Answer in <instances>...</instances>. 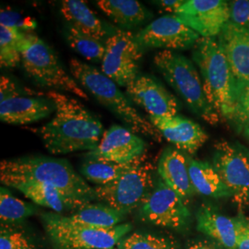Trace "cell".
I'll use <instances>...</instances> for the list:
<instances>
[{
    "instance_id": "obj_1",
    "label": "cell",
    "mask_w": 249,
    "mask_h": 249,
    "mask_svg": "<svg viewBox=\"0 0 249 249\" xmlns=\"http://www.w3.org/2000/svg\"><path fill=\"white\" fill-rule=\"evenodd\" d=\"M45 95L55 106L53 119L39 129L45 149L54 155L94 150L106 132L98 117L67 94L49 90Z\"/></svg>"
},
{
    "instance_id": "obj_2",
    "label": "cell",
    "mask_w": 249,
    "mask_h": 249,
    "mask_svg": "<svg viewBox=\"0 0 249 249\" xmlns=\"http://www.w3.org/2000/svg\"><path fill=\"white\" fill-rule=\"evenodd\" d=\"M0 180L9 187L30 182L45 184L83 205L97 199L95 189L65 159L32 155L3 160L0 163Z\"/></svg>"
},
{
    "instance_id": "obj_3",
    "label": "cell",
    "mask_w": 249,
    "mask_h": 249,
    "mask_svg": "<svg viewBox=\"0 0 249 249\" xmlns=\"http://www.w3.org/2000/svg\"><path fill=\"white\" fill-rule=\"evenodd\" d=\"M192 59L201 76L206 96L219 116L231 120L236 95L227 59L215 38L200 37L192 50Z\"/></svg>"
},
{
    "instance_id": "obj_4",
    "label": "cell",
    "mask_w": 249,
    "mask_h": 249,
    "mask_svg": "<svg viewBox=\"0 0 249 249\" xmlns=\"http://www.w3.org/2000/svg\"><path fill=\"white\" fill-rule=\"evenodd\" d=\"M70 71L72 77L78 80L82 87L118 116L130 130L160 142V132L150 121L138 113L114 80L98 69L75 58L70 61Z\"/></svg>"
},
{
    "instance_id": "obj_5",
    "label": "cell",
    "mask_w": 249,
    "mask_h": 249,
    "mask_svg": "<svg viewBox=\"0 0 249 249\" xmlns=\"http://www.w3.org/2000/svg\"><path fill=\"white\" fill-rule=\"evenodd\" d=\"M153 62L193 113L208 124L219 123L220 116L207 98L201 77L191 60L181 53L164 49L155 54Z\"/></svg>"
},
{
    "instance_id": "obj_6",
    "label": "cell",
    "mask_w": 249,
    "mask_h": 249,
    "mask_svg": "<svg viewBox=\"0 0 249 249\" xmlns=\"http://www.w3.org/2000/svg\"><path fill=\"white\" fill-rule=\"evenodd\" d=\"M45 231L53 249H111L131 231L130 223L109 229H98L73 223L55 213L42 215Z\"/></svg>"
},
{
    "instance_id": "obj_7",
    "label": "cell",
    "mask_w": 249,
    "mask_h": 249,
    "mask_svg": "<svg viewBox=\"0 0 249 249\" xmlns=\"http://www.w3.org/2000/svg\"><path fill=\"white\" fill-rule=\"evenodd\" d=\"M21 64L27 75L41 86L55 91H68L79 98L89 100L87 93L64 70L53 49L35 34L24 33Z\"/></svg>"
},
{
    "instance_id": "obj_8",
    "label": "cell",
    "mask_w": 249,
    "mask_h": 249,
    "mask_svg": "<svg viewBox=\"0 0 249 249\" xmlns=\"http://www.w3.org/2000/svg\"><path fill=\"white\" fill-rule=\"evenodd\" d=\"M145 159L143 155L115 181L94 187L96 198L124 215L140 209L154 186L153 165Z\"/></svg>"
},
{
    "instance_id": "obj_9",
    "label": "cell",
    "mask_w": 249,
    "mask_h": 249,
    "mask_svg": "<svg viewBox=\"0 0 249 249\" xmlns=\"http://www.w3.org/2000/svg\"><path fill=\"white\" fill-rule=\"evenodd\" d=\"M213 167L239 211L249 205V150L237 142L216 144Z\"/></svg>"
},
{
    "instance_id": "obj_10",
    "label": "cell",
    "mask_w": 249,
    "mask_h": 249,
    "mask_svg": "<svg viewBox=\"0 0 249 249\" xmlns=\"http://www.w3.org/2000/svg\"><path fill=\"white\" fill-rule=\"evenodd\" d=\"M142 53L132 33L116 30L106 42L101 71L118 86L126 87L139 75Z\"/></svg>"
},
{
    "instance_id": "obj_11",
    "label": "cell",
    "mask_w": 249,
    "mask_h": 249,
    "mask_svg": "<svg viewBox=\"0 0 249 249\" xmlns=\"http://www.w3.org/2000/svg\"><path fill=\"white\" fill-rule=\"evenodd\" d=\"M139 217L144 223L181 230L190 222L191 214L185 200L160 179L141 206Z\"/></svg>"
},
{
    "instance_id": "obj_12",
    "label": "cell",
    "mask_w": 249,
    "mask_h": 249,
    "mask_svg": "<svg viewBox=\"0 0 249 249\" xmlns=\"http://www.w3.org/2000/svg\"><path fill=\"white\" fill-rule=\"evenodd\" d=\"M55 111L53 101L42 96L21 95L6 76L1 77L0 118L7 124H27L45 119Z\"/></svg>"
},
{
    "instance_id": "obj_13",
    "label": "cell",
    "mask_w": 249,
    "mask_h": 249,
    "mask_svg": "<svg viewBox=\"0 0 249 249\" xmlns=\"http://www.w3.org/2000/svg\"><path fill=\"white\" fill-rule=\"evenodd\" d=\"M200 36L181 22L175 15L154 19L136 36L137 43L145 48H165V50H186L193 48Z\"/></svg>"
},
{
    "instance_id": "obj_14",
    "label": "cell",
    "mask_w": 249,
    "mask_h": 249,
    "mask_svg": "<svg viewBox=\"0 0 249 249\" xmlns=\"http://www.w3.org/2000/svg\"><path fill=\"white\" fill-rule=\"evenodd\" d=\"M174 15L200 37L214 38L230 20V4L224 0H186Z\"/></svg>"
},
{
    "instance_id": "obj_15",
    "label": "cell",
    "mask_w": 249,
    "mask_h": 249,
    "mask_svg": "<svg viewBox=\"0 0 249 249\" xmlns=\"http://www.w3.org/2000/svg\"><path fill=\"white\" fill-rule=\"evenodd\" d=\"M218 44L231 70L236 101L249 82V29L228 21L218 36Z\"/></svg>"
},
{
    "instance_id": "obj_16",
    "label": "cell",
    "mask_w": 249,
    "mask_h": 249,
    "mask_svg": "<svg viewBox=\"0 0 249 249\" xmlns=\"http://www.w3.org/2000/svg\"><path fill=\"white\" fill-rule=\"evenodd\" d=\"M146 149V142L132 130L114 124L106 130L98 146L89 151L86 158L130 163L142 157Z\"/></svg>"
},
{
    "instance_id": "obj_17",
    "label": "cell",
    "mask_w": 249,
    "mask_h": 249,
    "mask_svg": "<svg viewBox=\"0 0 249 249\" xmlns=\"http://www.w3.org/2000/svg\"><path fill=\"white\" fill-rule=\"evenodd\" d=\"M126 94L135 104L142 107L154 117H173L178 116L179 105L160 81L147 74L138 75L126 87Z\"/></svg>"
},
{
    "instance_id": "obj_18",
    "label": "cell",
    "mask_w": 249,
    "mask_h": 249,
    "mask_svg": "<svg viewBox=\"0 0 249 249\" xmlns=\"http://www.w3.org/2000/svg\"><path fill=\"white\" fill-rule=\"evenodd\" d=\"M149 121L177 149L194 154L209 139L208 134L199 124L184 116L154 117L149 116Z\"/></svg>"
},
{
    "instance_id": "obj_19",
    "label": "cell",
    "mask_w": 249,
    "mask_h": 249,
    "mask_svg": "<svg viewBox=\"0 0 249 249\" xmlns=\"http://www.w3.org/2000/svg\"><path fill=\"white\" fill-rule=\"evenodd\" d=\"M158 174L185 201L195 193L189 177L187 157L180 150L169 147L163 151L158 163Z\"/></svg>"
},
{
    "instance_id": "obj_20",
    "label": "cell",
    "mask_w": 249,
    "mask_h": 249,
    "mask_svg": "<svg viewBox=\"0 0 249 249\" xmlns=\"http://www.w3.org/2000/svg\"><path fill=\"white\" fill-rule=\"evenodd\" d=\"M196 228L224 249H235L237 230L234 218L218 213L210 205L202 204L196 214Z\"/></svg>"
},
{
    "instance_id": "obj_21",
    "label": "cell",
    "mask_w": 249,
    "mask_h": 249,
    "mask_svg": "<svg viewBox=\"0 0 249 249\" xmlns=\"http://www.w3.org/2000/svg\"><path fill=\"white\" fill-rule=\"evenodd\" d=\"M60 12L68 24L104 43L110 37L107 26L89 9L85 2L80 0H64L60 2Z\"/></svg>"
},
{
    "instance_id": "obj_22",
    "label": "cell",
    "mask_w": 249,
    "mask_h": 249,
    "mask_svg": "<svg viewBox=\"0 0 249 249\" xmlns=\"http://www.w3.org/2000/svg\"><path fill=\"white\" fill-rule=\"evenodd\" d=\"M15 188L21 192L34 203L50 209L53 213L62 214L69 211H77L84 205L69 196H65L53 187L40 183H19L14 185Z\"/></svg>"
},
{
    "instance_id": "obj_23",
    "label": "cell",
    "mask_w": 249,
    "mask_h": 249,
    "mask_svg": "<svg viewBox=\"0 0 249 249\" xmlns=\"http://www.w3.org/2000/svg\"><path fill=\"white\" fill-rule=\"evenodd\" d=\"M187 164L191 185L195 192L213 198L231 197V192L223 184L213 165L189 157H187Z\"/></svg>"
},
{
    "instance_id": "obj_24",
    "label": "cell",
    "mask_w": 249,
    "mask_h": 249,
    "mask_svg": "<svg viewBox=\"0 0 249 249\" xmlns=\"http://www.w3.org/2000/svg\"><path fill=\"white\" fill-rule=\"evenodd\" d=\"M96 5L118 25L127 29L142 24L152 16L136 0H99Z\"/></svg>"
},
{
    "instance_id": "obj_25",
    "label": "cell",
    "mask_w": 249,
    "mask_h": 249,
    "mask_svg": "<svg viewBox=\"0 0 249 249\" xmlns=\"http://www.w3.org/2000/svg\"><path fill=\"white\" fill-rule=\"evenodd\" d=\"M67 217L70 221L78 224L98 229H109L121 224L125 215L107 204L89 203Z\"/></svg>"
},
{
    "instance_id": "obj_26",
    "label": "cell",
    "mask_w": 249,
    "mask_h": 249,
    "mask_svg": "<svg viewBox=\"0 0 249 249\" xmlns=\"http://www.w3.org/2000/svg\"><path fill=\"white\" fill-rule=\"evenodd\" d=\"M137 160L130 163H118L111 160L86 158L80 167V173L89 182L97 186H105L121 177Z\"/></svg>"
},
{
    "instance_id": "obj_27",
    "label": "cell",
    "mask_w": 249,
    "mask_h": 249,
    "mask_svg": "<svg viewBox=\"0 0 249 249\" xmlns=\"http://www.w3.org/2000/svg\"><path fill=\"white\" fill-rule=\"evenodd\" d=\"M24 33L18 28L0 25L1 68H16L21 63V42Z\"/></svg>"
},
{
    "instance_id": "obj_28",
    "label": "cell",
    "mask_w": 249,
    "mask_h": 249,
    "mask_svg": "<svg viewBox=\"0 0 249 249\" xmlns=\"http://www.w3.org/2000/svg\"><path fill=\"white\" fill-rule=\"evenodd\" d=\"M65 36L68 44L71 45L72 49L87 60L92 62L103 61L106 53V43L84 35L69 24L66 28Z\"/></svg>"
},
{
    "instance_id": "obj_29",
    "label": "cell",
    "mask_w": 249,
    "mask_h": 249,
    "mask_svg": "<svg viewBox=\"0 0 249 249\" xmlns=\"http://www.w3.org/2000/svg\"><path fill=\"white\" fill-rule=\"evenodd\" d=\"M37 209L34 205L14 196L7 187L0 189V220L1 223L15 224L35 215Z\"/></svg>"
},
{
    "instance_id": "obj_30",
    "label": "cell",
    "mask_w": 249,
    "mask_h": 249,
    "mask_svg": "<svg viewBox=\"0 0 249 249\" xmlns=\"http://www.w3.org/2000/svg\"><path fill=\"white\" fill-rule=\"evenodd\" d=\"M117 249H178L176 242L168 237L146 232H134L124 236L116 245Z\"/></svg>"
},
{
    "instance_id": "obj_31",
    "label": "cell",
    "mask_w": 249,
    "mask_h": 249,
    "mask_svg": "<svg viewBox=\"0 0 249 249\" xmlns=\"http://www.w3.org/2000/svg\"><path fill=\"white\" fill-rule=\"evenodd\" d=\"M0 249H39L27 231L16 224L1 223Z\"/></svg>"
},
{
    "instance_id": "obj_32",
    "label": "cell",
    "mask_w": 249,
    "mask_h": 249,
    "mask_svg": "<svg viewBox=\"0 0 249 249\" xmlns=\"http://www.w3.org/2000/svg\"><path fill=\"white\" fill-rule=\"evenodd\" d=\"M231 121L242 129L249 123V82L237 98Z\"/></svg>"
},
{
    "instance_id": "obj_33",
    "label": "cell",
    "mask_w": 249,
    "mask_h": 249,
    "mask_svg": "<svg viewBox=\"0 0 249 249\" xmlns=\"http://www.w3.org/2000/svg\"><path fill=\"white\" fill-rule=\"evenodd\" d=\"M230 4V21L249 29V0H234Z\"/></svg>"
},
{
    "instance_id": "obj_34",
    "label": "cell",
    "mask_w": 249,
    "mask_h": 249,
    "mask_svg": "<svg viewBox=\"0 0 249 249\" xmlns=\"http://www.w3.org/2000/svg\"><path fill=\"white\" fill-rule=\"evenodd\" d=\"M237 230L235 249H249V219L242 212L234 217Z\"/></svg>"
},
{
    "instance_id": "obj_35",
    "label": "cell",
    "mask_w": 249,
    "mask_h": 249,
    "mask_svg": "<svg viewBox=\"0 0 249 249\" xmlns=\"http://www.w3.org/2000/svg\"><path fill=\"white\" fill-rule=\"evenodd\" d=\"M0 15H1V24L0 25L18 28L20 31H22L21 29L27 31L29 27L33 28V25L28 24V22L24 18L14 11L2 9Z\"/></svg>"
},
{
    "instance_id": "obj_36",
    "label": "cell",
    "mask_w": 249,
    "mask_h": 249,
    "mask_svg": "<svg viewBox=\"0 0 249 249\" xmlns=\"http://www.w3.org/2000/svg\"><path fill=\"white\" fill-rule=\"evenodd\" d=\"M153 3H156L164 10L175 14L178 9L183 6L185 1L184 0H160V1H155Z\"/></svg>"
},
{
    "instance_id": "obj_37",
    "label": "cell",
    "mask_w": 249,
    "mask_h": 249,
    "mask_svg": "<svg viewBox=\"0 0 249 249\" xmlns=\"http://www.w3.org/2000/svg\"><path fill=\"white\" fill-rule=\"evenodd\" d=\"M186 249H220L213 244L205 241H195L187 245Z\"/></svg>"
},
{
    "instance_id": "obj_38",
    "label": "cell",
    "mask_w": 249,
    "mask_h": 249,
    "mask_svg": "<svg viewBox=\"0 0 249 249\" xmlns=\"http://www.w3.org/2000/svg\"><path fill=\"white\" fill-rule=\"evenodd\" d=\"M243 129H244V133L246 135V137L249 140V123L247 125H245V127Z\"/></svg>"
},
{
    "instance_id": "obj_39",
    "label": "cell",
    "mask_w": 249,
    "mask_h": 249,
    "mask_svg": "<svg viewBox=\"0 0 249 249\" xmlns=\"http://www.w3.org/2000/svg\"><path fill=\"white\" fill-rule=\"evenodd\" d=\"M117 249L116 248H114V249Z\"/></svg>"
}]
</instances>
